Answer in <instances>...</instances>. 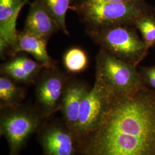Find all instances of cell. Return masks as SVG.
Masks as SVG:
<instances>
[{"label":"cell","mask_w":155,"mask_h":155,"mask_svg":"<svg viewBox=\"0 0 155 155\" xmlns=\"http://www.w3.org/2000/svg\"><path fill=\"white\" fill-rule=\"evenodd\" d=\"M96 60V74L113 95H132L145 86L137 67L122 61L102 49Z\"/></svg>","instance_id":"4"},{"label":"cell","mask_w":155,"mask_h":155,"mask_svg":"<svg viewBox=\"0 0 155 155\" xmlns=\"http://www.w3.org/2000/svg\"><path fill=\"white\" fill-rule=\"evenodd\" d=\"M63 61L68 72L78 73L84 71L88 64V58L86 52L78 47H72L64 53Z\"/></svg>","instance_id":"16"},{"label":"cell","mask_w":155,"mask_h":155,"mask_svg":"<svg viewBox=\"0 0 155 155\" xmlns=\"http://www.w3.org/2000/svg\"><path fill=\"white\" fill-rule=\"evenodd\" d=\"M136 0H74L72 5H102L110 3H117V2H126L133 1Z\"/></svg>","instance_id":"19"},{"label":"cell","mask_w":155,"mask_h":155,"mask_svg":"<svg viewBox=\"0 0 155 155\" xmlns=\"http://www.w3.org/2000/svg\"><path fill=\"white\" fill-rule=\"evenodd\" d=\"M113 96L100 76L95 74L94 85L84 97L81 105L75 130L77 136L86 137L97 127Z\"/></svg>","instance_id":"5"},{"label":"cell","mask_w":155,"mask_h":155,"mask_svg":"<svg viewBox=\"0 0 155 155\" xmlns=\"http://www.w3.org/2000/svg\"><path fill=\"white\" fill-rule=\"evenodd\" d=\"M36 87V98L45 115L50 116L61 107L64 91L68 81L64 74L54 68H45Z\"/></svg>","instance_id":"7"},{"label":"cell","mask_w":155,"mask_h":155,"mask_svg":"<svg viewBox=\"0 0 155 155\" xmlns=\"http://www.w3.org/2000/svg\"><path fill=\"white\" fill-rule=\"evenodd\" d=\"M142 35L143 40L148 49L155 45V17L153 13L140 17L134 24Z\"/></svg>","instance_id":"17"},{"label":"cell","mask_w":155,"mask_h":155,"mask_svg":"<svg viewBox=\"0 0 155 155\" xmlns=\"http://www.w3.org/2000/svg\"><path fill=\"white\" fill-rule=\"evenodd\" d=\"M24 97L21 88L17 86L11 78L2 75L0 77V104L1 109L17 107Z\"/></svg>","instance_id":"14"},{"label":"cell","mask_w":155,"mask_h":155,"mask_svg":"<svg viewBox=\"0 0 155 155\" xmlns=\"http://www.w3.org/2000/svg\"><path fill=\"white\" fill-rule=\"evenodd\" d=\"M44 66L36 61L24 55L15 56L1 66L2 75L11 78L14 81L22 83H30L38 78Z\"/></svg>","instance_id":"11"},{"label":"cell","mask_w":155,"mask_h":155,"mask_svg":"<svg viewBox=\"0 0 155 155\" xmlns=\"http://www.w3.org/2000/svg\"><path fill=\"white\" fill-rule=\"evenodd\" d=\"M71 132L58 127L47 129L41 138V143L45 154L75 155L74 140Z\"/></svg>","instance_id":"12"},{"label":"cell","mask_w":155,"mask_h":155,"mask_svg":"<svg viewBox=\"0 0 155 155\" xmlns=\"http://www.w3.org/2000/svg\"><path fill=\"white\" fill-rule=\"evenodd\" d=\"M74 0H41L50 15L61 31L68 35L67 28L66 17L67 12L71 8Z\"/></svg>","instance_id":"15"},{"label":"cell","mask_w":155,"mask_h":155,"mask_svg":"<svg viewBox=\"0 0 155 155\" xmlns=\"http://www.w3.org/2000/svg\"><path fill=\"white\" fill-rule=\"evenodd\" d=\"M22 4V0H0V38L11 47L16 38L17 18Z\"/></svg>","instance_id":"13"},{"label":"cell","mask_w":155,"mask_h":155,"mask_svg":"<svg viewBox=\"0 0 155 155\" xmlns=\"http://www.w3.org/2000/svg\"><path fill=\"white\" fill-rule=\"evenodd\" d=\"M70 9L77 13L87 29L118 25L134 27L140 17L153 13L145 0L102 5H73Z\"/></svg>","instance_id":"3"},{"label":"cell","mask_w":155,"mask_h":155,"mask_svg":"<svg viewBox=\"0 0 155 155\" xmlns=\"http://www.w3.org/2000/svg\"><path fill=\"white\" fill-rule=\"evenodd\" d=\"M89 90L87 85L80 81H68L67 84L61 109L67 127L72 132H75L77 126L82 102Z\"/></svg>","instance_id":"9"},{"label":"cell","mask_w":155,"mask_h":155,"mask_svg":"<svg viewBox=\"0 0 155 155\" xmlns=\"http://www.w3.org/2000/svg\"><path fill=\"white\" fill-rule=\"evenodd\" d=\"M140 72L144 83H147L155 91V66L143 67Z\"/></svg>","instance_id":"18"},{"label":"cell","mask_w":155,"mask_h":155,"mask_svg":"<svg viewBox=\"0 0 155 155\" xmlns=\"http://www.w3.org/2000/svg\"><path fill=\"white\" fill-rule=\"evenodd\" d=\"M134 26L118 25L87 29L91 39L102 50L122 61L137 66L148 48Z\"/></svg>","instance_id":"2"},{"label":"cell","mask_w":155,"mask_h":155,"mask_svg":"<svg viewBox=\"0 0 155 155\" xmlns=\"http://www.w3.org/2000/svg\"><path fill=\"white\" fill-rule=\"evenodd\" d=\"M47 38H41L24 32H17L16 40L8 54L15 56L20 52L29 54L45 68H54L55 61L49 55L47 50Z\"/></svg>","instance_id":"8"},{"label":"cell","mask_w":155,"mask_h":155,"mask_svg":"<svg viewBox=\"0 0 155 155\" xmlns=\"http://www.w3.org/2000/svg\"><path fill=\"white\" fill-rule=\"evenodd\" d=\"M1 118V132L9 147V155H18L28 137L38 127L39 119L32 113L12 108Z\"/></svg>","instance_id":"6"},{"label":"cell","mask_w":155,"mask_h":155,"mask_svg":"<svg viewBox=\"0 0 155 155\" xmlns=\"http://www.w3.org/2000/svg\"><path fill=\"white\" fill-rule=\"evenodd\" d=\"M59 30V26L45 9L41 0H35L29 8L24 31L48 39Z\"/></svg>","instance_id":"10"},{"label":"cell","mask_w":155,"mask_h":155,"mask_svg":"<svg viewBox=\"0 0 155 155\" xmlns=\"http://www.w3.org/2000/svg\"><path fill=\"white\" fill-rule=\"evenodd\" d=\"M83 155H155V91L113 95Z\"/></svg>","instance_id":"1"}]
</instances>
